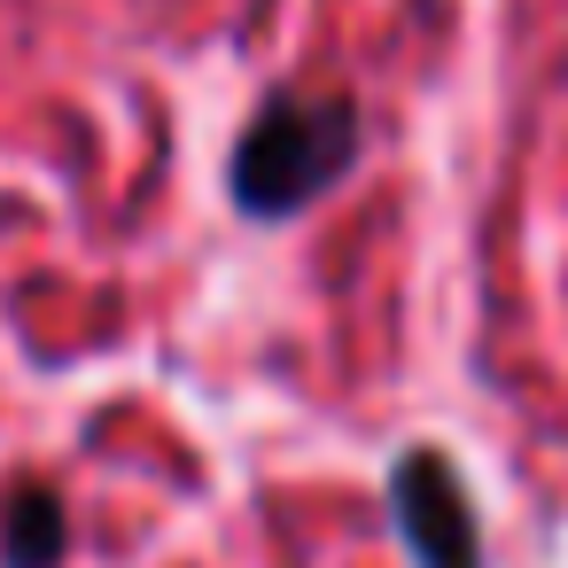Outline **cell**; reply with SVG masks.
<instances>
[{
	"label": "cell",
	"mask_w": 568,
	"mask_h": 568,
	"mask_svg": "<svg viewBox=\"0 0 568 568\" xmlns=\"http://www.w3.org/2000/svg\"><path fill=\"white\" fill-rule=\"evenodd\" d=\"M71 560V514H63V490L48 483H24L0 506V568H63Z\"/></svg>",
	"instance_id": "cell-3"
},
{
	"label": "cell",
	"mask_w": 568,
	"mask_h": 568,
	"mask_svg": "<svg viewBox=\"0 0 568 568\" xmlns=\"http://www.w3.org/2000/svg\"><path fill=\"white\" fill-rule=\"evenodd\" d=\"M358 141H366V125L343 87H281L242 125L234 156H226V195L257 226L304 219L327 187H343V172L358 164Z\"/></svg>",
	"instance_id": "cell-1"
},
{
	"label": "cell",
	"mask_w": 568,
	"mask_h": 568,
	"mask_svg": "<svg viewBox=\"0 0 568 568\" xmlns=\"http://www.w3.org/2000/svg\"><path fill=\"white\" fill-rule=\"evenodd\" d=\"M389 521L413 552V568H483V514L467 498V475L413 444L397 467H389Z\"/></svg>",
	"instance_id": "cell-2"
}]
</instances>
